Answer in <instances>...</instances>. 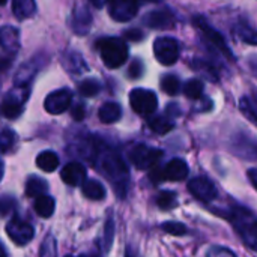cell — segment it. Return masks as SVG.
Segmentation results:
<instances>
[{"label": "cell", "instance_id": "6da1fadb", "mask_svg": "<svg viewBox=\"0 0 257 257\" xmlns=\"http://www.w3.org/2000/svg\"><path fill=\"white\" fill-rule=\"evenodd\" d=\"M80 155L87 157L93 167L110 181L119 199H125L130 185V172L122 157L101 139L90 137L81 142L78 151Z\"/></svg>", "mask_w": 257, "mask_h": 257}, {"label": "cell", "instance_id": "7a4b0ae2", "mask_svg": "<svg viewBox=\"0 0 257 257\" xmlns=\"http://www.w3.org/2000/svg\"><path fill=\"white\" fill-rule=\"evenodd\" d=\"M235 232L239 235L242 242L257 253V215L248 208L241 205H233L227 209L224 215Z\"/></svg>", "mask_w": 257, "mask_h": 257}, {"label": "cell", "instance_id": "3957f363", "mask_svg": "<svg viewBox=\"0 0 257 257\" xmlns=\"http://www.w3.org/2000/svg\"><path fill=\"white\" fill-rule=\"evenodd\" d=\"M95 47L101 56L102 63L110 69L120 68L128 60L130 50H128L126 42L122 38H117V36L99 38L95 42Z\"/></svg>", "mask_w": 257, "mask_h": 257}, {"label": "cell", "instance_id": "277c9868", "mask_svg": "<svg viewBox=\"0 0 257 257\" xmlns=\"http://www.w3.org/2000/svg\"><path fill=\"white\" fill-rule=\"evenodd\" d=\"M130 161L137 170H151L155 169L160 160L164 157V152L158 148H152L145 143H137L130 149Z\"/></svg>", "mask_w": 257, "mask_h": 257}, {"label": "cell", "instance_id": "5b68a950", "mask_svg": "<svg viewBox=\"0 0 257 257\" xmlns=\"http://www.w3.org/2000/svg\"><path fill=\"white\" fill-rule=\"evenodd\" d=\"M32 86H14L3 98L2 113L6 119H17L24 110V104L30 96Z\"/></svg>", "mask_w": 257, "mask_h": 257}, {"label": "cell", "instance_id": "8992f818", "mask_svg": "<svg viewBox=\"0 0 257 257\" xmlns=\"http://www.w3.org/2000/svg\"><path fill=\"white\" fill-rule=\"evenodd\" d=\"M0 50H2V71L12 65L20 50V30L14 26H3L0 29Z\"/></svg>", "mask_w": 257, "mask_h": 257}, {"label": "cell", "instance_id": "52a82bcc", "mask_svg": "<svg viewBox=\"0 0 257 257\" xmlns=\"http://www.w3.org/2000/svg\"><path fill=\"white\" fill-rule=\"evenodd\" d=\"M131 108L143 117H151L158 108V96L154 90L137 87L130 92Z\"/></svg>", "mask_w": 257, "mask_h": 257}, {"label": "cell", "instance_id": "ba28073f", "mask_svg": "<svg viewBox=\"0 0 257 257\" xmlns=\"http://www.w3.org/2000/svg\"><path fill=\"white\" fill-rule=\"evenodd\" d=\"M193 24L199 29V32H200L202 36L206 39V42H209L215 50H218V51H220L221 54H224L227 59L235 60V56H233L232 50L227 47V42H226L224 36H223L218 30H215V29L206 21V18H203V17H200V15H196V17L193 18Z\"/></svg>", "mask_w": 257, "mask_h": 257}, {"label": "cell", "instance_id": "9c48e42d", "mask_svg": "<svg viewBox=\"0 0 257 257\" xmlns=\"http://www.w3.org/2000/svg\"><path fill=\"white\" fill-rule=\"evenodd\" d=\"M154 54L161 65H175L181 54V45L175 38L160 36L154 41Z\"/></svg>", "mask_w": 257, "mask_h": 257}, {"label": "cell", "instance_id": "30bf717a", "mask_svg": "<svg viewBox=\"0 0 257 257\" xmlns=\"http://www.w3.org/2000/svg\"><path fill=\"white\" fill-rule=\"evenodd\" d=\"M157 2L160 0H110L108 12L114 21L126 23L137 15L142 3H157Z\"/></svg>", "mask_w": 257, "mask_h": 257}, {"label": "cell", "instance_id": "8fae6325", "mask_svg": "<svg viewBox=\"0 0 257 257\" xmlns=\"http://www.w3.org/2000/svg\"><path fill=\"white\" fill-rule=\"evenodd\" d=\"M6 233L14 244H17L18 247H24L33 239L35 229L32 224H29L27 221H23L20 217L15 215L6 224Z\"/></svg>", "mask_w": 257, "mask_h": 257}, {"label": "cell", "instance_id": "7c38bea8", "mask_svg": "<svg viewBox=\"0 0 257 257\" xmlns=\"http://www.w3.org/2000/svg\"><path fill=\"white\" fill-rule=\"evenodd\" d=\"M188 191L203 203H212L218 199V190L215 184L206 176H196L188 182Z\"/></svg>", "mask_w": 257, "mask_h": 257}, {"label": "cell", "instance_id": "4fadbf2b", "mask_svg": "<svg viewBox=\"0 0 257 257\" xmlns=\"http://www.w3.org/2000/svg\"><path fill=\"white\" fill-rule=\"evenodd\" d=\"M71 104H72V92L68 87H62L47 95L44 101V108L50 114H62L71 107Z\"/></svg>", "mask_w": 257, "mask_h": 257}, {"label": "cell", "instance_id": "5bb4252c", "mask_svg": "<svg viewBox=\"0 0 257 257\" xmlns=\"http://www.w3.org/2000/svg\"><path fill=\"white\" fill-rule=\"evenodd\" d=\"M175 23H176V15L169 8L151 11L143 17V24L151 29H157V30L172 29L175 26Z\"/></svg>", "mask_w": 257, "mask_h": 257}, {"label": "cell", "instance_id": "9a60e30c", "mask_svg": "<svg viewBox=\"0 0 257 257\" xmlns=\"http://www.w3.org/2000/svg\"><path fill=\"white\" fill-rule=\"evenodd\" d=\"M60 178L69 187H80L87 181L86 179L87 178V170H86L84 164H81L78 161H71V163H68V164H65L62 167Z\"/></svg>", "mask_w": 257, "mask_h": 257}, {"label": "cell", "instance_id": "2e32d148", "mask_svg": "<svg viewBox=\"0 0 257 257\" xmlns=\"http://www.w3.org/2000/svg\"><path fill=\"white\" fill-rule=\"evenodd\" d=\"M44 63H45V57H33L27 63L21 65L15 74L14 86H32L35 75L38 74V71L42 68Z\"/></svg>", "mask_w": 257, "mask_h": 257}, {"label": "cell", "instance_id": "e0dca14e", "mask_svg": "<svg viewBox=\"0 0 257 257\" xmlns=\"http://www.w3.org/2000/svg\"><path fill=\"white\" fill-rule=\"evenodd\" d=\"M92 27V14L86 5L75 6L72 9V18H71V29L75 35L84 36L89 33Z\"/></svg>", "mask_w": 257, "mask_h": 257}, {"label": "cell", "instance_id": "ac0fdd59", "mask_svg": "<svg viewBox=\"0 0 257 257\" xmlns=\"http://www.w3.org/2000/svg\"><path fill=\"white\" fill-rule=\"evenodd\" d=\"M62 65L72 75H80V74H84L89 71V65L86 63L84 57L75 50H66L63 53Z\"/></svg>", "mask_w": 257, "mask_h": 257}, {"label": "cell", "instance_id": "d6986e66", "mask_svg": "<svg viewBox=\"0 0 257 257\" xmlns=\"http://www.w3.org/2000/svg\"><path fill=\"white\" fill-rule=\"evenodd\" d=\"M188 172H190L188 164L182 158H173L163 167L164 181H172V182L184 181L188 176Z\"/></svg>", "mask_w": 257, "mask_h": 257}, {"label": "cell", "instance_id": "ffe728a7", "mask_svg": "<svg viewBox=\"0 0 257 257\" xmlns=\"http://www.w3.org/2000/svg\"><path fill=\"white\" fill-rule=\"evenodd\" d=\"M232 151L244 160H257V142L248 136H236Z\"/></svg>", "mask_w": 257, "mask_h": 257}, {"label": "cell", "instance_id": "44dd1931", "mask_svg": "<svg viewBox=\"0 0 257 257\" xmlns=\"http://www.w3.org/2000/svg\"><path fill=\"white\" fill-rule=\"evenodd\" d=\"M148 125H149V128H151L154 133L163 136V134L170 133V131L175 128V120H173L172 116H169L167 113H164V114L151 116V117L148 119Z\"/></svg>", "mask_w": 257, "mask_h": 257}, {"label": "cell", "instance_id": "7402d4cb", "mask_svg": "<svg viewBox=\"0 0 257 257\" xmlns=\"http://www.w3.org/2000/svg\"><path fill=\"white\" fill-rule=\"evenodd\" d=\"M98 117L102 123H114L122 117V107L117 102H105L98 110Z\"/></svg>", "mask_w": 257, "mask_h": 257}, {"label": "cell", "instance_id": "603a6c76", "mask_svg": "<svg viewBox=\"0 0 257 257\" xmlns=\"http://www.w3.org/2000/svg\"><path fill=\"white\" fill-rule=\"evenodd\" d=\"M12 12L17 20H27L36 14V0H12Z\"/></svg>", "mask_w": 257, "mask_h": 257}, {"label": "cell", "instance_id": "cb8c5ba5", "mask_svg": "<svg viewBox=\"0 0 257 257\" xmlns=\"http://www.w3.org/2000/svg\"><path fill=\"white\" fill-rule=\"evenodd\" d=\"M81 191H83L84 197H87L89 200H104L107 196L105 187L96 179H87L83 184Z\"/></svg>", "mask_w": 257, "mask_h": 257}, {"label": "cell", "instance_id": "d4e9b609", "mask_svg": "<svg viewBox=\"0 0 257 257\" xmlns=\"http://www.w3.org/2000/svg\"><path fill=\"white\" fill-rule=\"evenodd\" d=\"M36 166L42 172L51 173V172L57 170V167H59V157L53 151H42L36 157Z\"/></svg>", "mask_w": 257, "mask_h": 257}, {"label": "cell", "instance_id": "484cf974", "mask_svg": "<svg viewBox=\"0 0 257 257\" xmlns=\"http://www.w3.org/2000/svg\"><path fill=\"white\" fill-rule=\"evenodd\" d=\"M48 191V184L47 181H44L42 178L39 176H30L26 182V196L27 197H41V196H45Z\"/></svg>", "mask_w": 257, "mask_h": 257}, {"label": "cell", "instance_id": "4316f807", "mask_svg": "<svg viewBox=\"0 0 257 257\" xmlns=\"http://www.w3.org/2000/svg\"><path fill=\"white\" fill-rule=\"evenodd\" d=\"M235 33H236V36H238L242 42L250 44V45H257V29L256 27H253L251 24H248L247 21L239 20V21L236 23Z\"/></svg>", "mask_w": 257, "mask_h": 257}, {"label": "cell", "instance_id": "83f0119b", "mask_svg": "<svg viewBox=\"0 0 257 257\" xmlns=\"http://www.w3.org/2000/svg\"><path fill=\"white\" fill-rule=\"evenodd\" d=\"M33 209L35 212L41 217V218H50L53 214H54V209H56V202L51 196L45 194V196H41L35 200V205H33Z\"/></svg>", "mask_w": 257, "mask_h": 257}, {"label": "cell", "instance_id": "f1b7e54d", "mask_svg": "<svg viewBox=\"0 0 257 257\" xmlns=\"http://www.w3.org/2000/svg\"><path fill=\"white\" fill-rule=\"evenodd\" d=\"M239 108L244 113V116L257 126V95H254V96H250V95L242 96L241 101H239Z\"/></svg>", "mask_w": 257, "mask_h": 257}, {"label": "cell", "instance_id": "f546056e", "mask_svg": "<svg viewBox=\"0 0 257 257\" xmlns=\"http://www.w3.org/2000/svg\"><path fill=\"white\" fill-rule=\"evenodd\" d=\"M203 90H205V86H203V83H202L200 80H197V78H191V80H188V81L184 84V87H182L184 95H185L188 99H193V101H196V99H202V96H203Z\"/></svg>", "mask_w": 257, "mask_h": 257}, {"label": "cell", "instance_id": "4dcf8cb0", "mask_svg": "<svg viewBox=\"0 0 257 257\" xmlns=\"http://www.w3.org/2000/svg\"><path fill=\"white\" fill-rule=\"evenodd\" d=\"M102 86L98 80L95 78H86L83 80L80 84H78V92L81 96H86V98H92V96H96L99 92H101Z\"/></svg>", "mask_w": 257, "mask_h": 257}, {"label": "cell", "instance_id": "1f68e13d", "mask_svg": "<svg viewBox=\"0 0 257 257\" xmlns=\"http://www.w3.org/2000/svg\"><path fill=\"white\" fill-rule=\"evenodd\" d=\"M157 205L161 209H164V211L176 208L178 206V196H176V193L169 191V190L160 191L158 196H157Z\"/></svg>", "mask_w": 257, "mask_h": 257}, {"label": "cell", "instance_id": "d6a6232c", "mask_svg": "<svg viewBox=\"0 0 257 257\" xmlns=\"http://www.w3.org/2000/svg\"><path fill=\"white\" fill-rule=\"evenodd\" d=\"M193 66H194L199 72H203L209 80L218 81L220 77H218V69H217L215 65H212V63L203 60V59H196V60L193 62Z\"/></svg>", "mask_w": 257, "mask_h": 257}, {"label": "cell", "instance_id": "836d02e7", "mask_svg": "<svg viewBox=\"0 0 257 257\" xmlns=\"http://www.w3.org/2000/svg\"><path fill=\"white\" fill-rule=\"evenodd\" d=\"M161 89L163 92H166L167 95H176L181 90V81L176 75L173 74H166L161 78Z\"/></svg>", "mask_w": 257, "mask_h": 257}, {"label": "cell", "instance_id": "e575fe53", "mask_svg": "<svg viewBox=\"0 0 257 257\" xmlns=\"http://www.w3.org/2000/svg\"><path fill=\"white\" fill-rule=\"evenodd\" d=\"M161 229L173 236H185L188 233V229L185 224L179 223V221H166L161 224Z\"/></svg>", "mask_w": 257, "mask_h": 257}, {"label": "cell", "instance_id": "d590c367", "mask_svg": "<svg viewBox=\"0 0 257 257\" xmlns=\"http://www.w3.org/2000/svg\"><path fill=\"white\" fill-rule=\"evenodd\" d=\"M39 257H57V244L54 236L51 235L45 236L39 250Z\"/></svg>", "mask_w": 257, "mask_h": 257}, {"label": "cell", "instance_id": "8d00e7d4", "mask_svg": "<svg viewBox=\"0 0 257 257\" xmlns=\"http://www.w3.org/2000/svg\"><path fill=\"white\" fill-rule=\"evenodd\" d=\"M15 143H17V134H15L12 130L5 128V130L2 131V137H0L2 152H3V154L9 152V151L15 146Z\"/></svg>", "mask_w": 257, "mask_h": 257}, {"label": "cell", "instance_id": "74e56055", "mask_svg": "<svg viewBox=\"0 0 257 257\" xmlns=\"http://www.w3.org/2000/svg\"><path fill=\"white\" fill-rule=\"evenodd\" d=\"M113 236H114V224H113V218H107V223H105V232H104V242H102V250L104 251H108L110 247H111V242H113Z\"/></svg>", "mask_w": 257, "mask_h": 257}, {"label": "cell", "instance_id": "f35d334b", "mask_svg": "<svg viewBox=\"0 0 257 257\" xmlns=\"http://www.w3.org/2000/svg\"><path fill=\"white\" fill-rule=\"evenodd\" d=\"M206 257H236V254L226 248V247H221V245H214L208 250L206 253Z\"/></svg>", "mask_w": 257, "mask_h": 257}, {"label": "cell", "instance_id": "ab89813d", "mask_svg": "<svg viewBox=\"0 0 257 257\" xmlns=\"http://www.w3.org/2000/svg\"><path fill=\"white\" fill-rule=\"evenodd\" d=\"M143 71H145V66H143V63H142V60H140V59H134L133 63L130 65L128 75H130L131 78H140L142 74H143Z\"/></svg>", "mask_w": 257, "mask_h": 257}, {"label": "cell", "instance_id": "60d3db41", "mask_svg": "<svg viewBox=\"0 0 257 257\" xmlns=\"http://www.w3.org/2000/svg\"><path fill=\"white\" fill-rule=\"evenodd\" d=\"M84 116H86V107H84V104H81V102L75 104V105L72 107V117H74L77 122H80V120L84 119Z\"/></svg>", "mask_w": 257, "mask_h": 257}, {"label": "cell", "instance_id": "b9f144b4", "mask_svg": "<svg viewBox=\"0 0 257 257\" xmlns=\"http://www.w3.org/2000/svg\"><path fill=\"white\" fill-rule=\"evenodd\" d=\"M125 36L133 42H139V41H142L145 38V35H143V32L140 29H128L125 32Z\"/></svg>", "mask_w": 257, "mask_h": 257}, {"label": "cell", "instance_id": "7bdbcfd3", "mask_svg": "<svg viewBox=\"0 0 257 257\" xmlns=\"http://www.w3.org/2000/svg\"><path fill=\"white\" fill-rule=\"evenodd\" d=\"M14 203H15L14 197H11V196H3V197H2V214H3V215H8V212L12 211L11 208H12Z\"/></svg>", "mask_w": 257, "mask_h": 257}, {"label": "cell", "instance_id": "ee69618b", "mask_svg": "<svg viewBox=\"0 0 257 257\" xmlns=\"http://www.w3.org/2000/svg\"><path fill=\"white\" fill-rule=\"evenodd\" d=\"M166 113L169 116H172V117H176V116L181 114V108L178 107V104H169L167 108H166Z\"/></svg>", "mask_w": 257, "mask_h": 257}, {"label": "cell", "instance_id": "f6af8a7d", "mask_svg": "<svg viewBox=\"0 0 257 257\" xmlns=\"http://www.w3.org/2000/svg\"><path fill=\"white\" fill-rule=\"evenodd\" d=\"M247 176H248V181L251 182V185L257 190V169H250Z\"/></svg>", "mask_w": 257, "mask_h": 257}, {"label": "cell", "instance_id": "bcb514c9", "mask_svg": "<svg viewBox=\"0 0 257 257\" xmlns=\"http://www.w3.org/2000/svg\"><path fill=\"white\" fill-rule=\"evenodd\" d=\"M90 3H92L95 8H98V9H99V8H104L107 3H110V0H90Z\"/></svg>", "mask_w": 257, "mask_h": 257}, {"label": "cell", "instance_id": "7dc6e473", "mask_svg": "<svg viewBox=\"0 0 257 257\" xmlns=\"http://www.w3.org/2000/svg\"><path fill=\"white\" fill-rule=\"evenodd\" d=\"M251 68H253L254 74L257 75V62H256V60H251Z\"/></svg>", "mask_w": 257, "mask_h": 257}, {"label": "cell", "instance_id": "c3c4849f", "mask_svg": "<svg viewBox=\"0 0 257 257\" xmlns=\"http://www.w3.org/2000/svg\"><path fill=\"white\" fill-rule=\"evenodd\" d=\"M2 257H8V253L5 250V245H2Z\"/></svg>", "mask_w": 257, "mask_h": 257}, {"label": "cell", "instance_id": "681fc988", "mask_svg": "<svg viewBox=\"0 0 257 257\" xmlns=\"http://www.w3.org/2000/svg\"><path fill=\"white\" fill-rule=\"evenodd\" d=\"M66 257H74V256H66ZM77 257H98V256H92V254H81V256H77Z\"/></svg>", "mask_w": 257, "mask_h": 257}, {"label": "cell", "instance_id": "f907efd6", "mask_svg": "<svg viewBox=\"0 0 257 257\" xmlns=\"http://www.w3.org/2000/svg\"><path fill=\"white\" fill-rule=\"evenodd\" d=\"M6 2H8V0H2V5H6Z\"/></svg>", "mask_w": 257, "mask_h": 257}]
</instances>
